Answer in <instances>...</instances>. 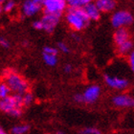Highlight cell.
Here are the masks:
<instances>
[{
  "instance_id": "cell-1",
  "label": "cell",
  "mask_w": 134,
  "mask_h": 134,
  "mask_svg": "<svg viewBox=\"0 0 134 134\" xmlns=\"http://www.w3.org/2000/svg\"><path fill=\"white\" fill-rule=\"evenodd\" d=\"M3 80L11 89V92L18 95H24L29 91V82L14 70L6 69L3 72Z\"/></svg>"
},
{
  "instance_id": "cell-2",
  "label": "cell",
  "mask_w": 134,
  "mask_h": 134,
  "mask_svg": "<svg viewBox=\"0 0 134 134\" xmlns=\"http://www.w3.org/2000/svg\"><path fill=\"white\" fill-rule=\"evenodd\" d=\"M65 18L68 25L75 31L83 30L90 21L83 8H69Z\"/></svg>"
},
{
  "instance_id": "cell-3",
  "label": "cell",
  "mask_w": 134,
  "mask_h": 134,
  "mask_svg": "<svg viewBox=\"0 0 134 134\" xmlns=\"http://www.w3.org/2000/svg\"><path fill=\"white\" fill-rule=\"evenodd\" d=\"M22 106H24L23 95L14 94L0 100V110L8 114H11L16 108L22 109Z\"/></svg>"
},
{
  "instance_id": "cell-4",
  "label": "cell",
  "mask_w": 134,
  "mask_h": 134,
  "mask_svg": "<svg viewBox=\"0 0 134 134\" xmlns=\"http://www.w3.org/2000/svg\"><path fill=\"white\" fill-rule=\"evenodd\" d=\"M133 22L132 14L127 11H117L112 14L111 24L116 29L126 28V26L130 25Z\"/></svg>"
},
{
  "instance_id": "cell-5",
  "label": "cell",
  "mask_w": 134,
  "mask_h": 134,
  "mask_svg": "<svg viewBox=\"0 0 134 134\" xmlns=\"http://www.w3.org/2000/svg\"><path fill=\"white\" fill-rule=\"evenodd\" d=\"M67 7L66 0H44L42 3V8L45 14L62 15Z\"/></svg>"
},
{
  "instance_id": "cell-6",
  "label": "cell",
  "mask_w": 134,
  "mask_h": 134,
  "mask_svg": "<svg viewBox=\"0 0 134 134\" xmlns=\"http://www.w3.org/2000/svg\"><path fill=\"white\" fill-rule=\"evenodd\" d=\"M104 82L108 87L115 90H126L129 85V82L126 79L109 74L104 76Z\"/></svg>"
},
{
  "instance_id": "cell-7",
  "label": "cell",
  "mask_w": 134,
  "mask_h": 134,
  "mask_svg": "<svg viewBox=\"0 0 134 134\" xmlns=\"http://www.w3.org/2000/svg\"><path fill=\"white\" fill-rule=\"evenodd\" d=\"M59 15L57 14H45L43 16L41 17L42 23V28L45 32L47 33H52L54 32V30L56 29V27L58 26L59 22Z\"/></svg>"
},
{
  "instance_id": "cell-8",
  "label": "cell",
  "mask_w": 134,
  "mask_h": 134,
  "mask_svg": "<svg viewBox=\"0 0 134 134\" xmlns=\"http://www.w3.org/2000/svg\"><path fill=\"white\" fill-rule=\"evenodd\" d=\"M85 103H94L98 100L100 95V87L97 84H92L85 88L82 93Z\"/></svg>"
},
{
  "instance_id": "cell-9",
  "label": "cell",
  "mask_w": 134,
  "mask_h": 134,
  "mask_svg": "<svg viewBox=\"0 0 134 134\" xmlns=\"http://www.w3.org/2000/svg\"><path fill=\"white\" fill-rule=\"evenodd\" d=\"M112 103L117 107L122 108H134V97L127 95V94H118L112 98Z\"/></svg>"
},
{
  "instance_id": "cell-10",
  "label": "cell",
  "mask_w": 134,
  "mask_h": 134,
  "mask_svg": "<svg viewBox=\"0 0 134 134\" xmlns=\"http://www.w3.org/2000/svg\"><path fill=\"white\" fill-rule=\"evenodd\" d=\"M42 4L36 2L35 0H25L22 4L21 11L25 16H33L40 12Z\"/></svg>"
},
{
  "instance_id": "cell-11",
  "label": "cell",
  "mask_w": 134,
  "mask_h": 134,
  "mask_svg": "<svg viewBox=\"0 0 134 134\" xmlns=\"http://www.w3.org/2000/svg\"><path fill=\"white\" fill-rule=\"evenodd\" d=\"M113 40H114L116 46H119V45L130 40V34L126 28L117 29L114 33V36H113Z\"/></svg>"
},
{
  "instance_id": "cell-12",
  "label": "cell",
  "mask_w": 134,
  "mask_h": 134,
  "mask_svg": "<svg viewBox=\"0 0 134 134\" xmlns=\"http://www.w3.org/2000/svg\"><path fill=\"white\" fill-rule=\"evenodd\" d=\"M83 10L85 12L86 15L88 16L89 20H98L100 16V11L99 8L96 6L95 3H89L86 6L83 7Z\"/></svg>"
},
{
  "instance_id": "cell-13",
  "label": "cell",
  "mask_w": 134,
  "mask_h": 134,
  "mask_svg": "<svg viewBox=\"0 0 134 134\" xmlns=\"http://www.w3.org/2000/svg\"><path fill=\"white\" fill-rule=\"evenodd\" d=\"M96 6L99 8L100 13H109L112 12L116 7L115 0H96Z\"/></svg>"
},
{
  "instance_id": "cell-14",
  "label": "cell",
  "mask_w": 134,
  "mask_h": 134,
  "mask_svg": "<svg viewBox=\"0 0 134 134\" xmlns=\"http://www.w3.org/2000/svg\"><path fill=\"white\" fill-rule=\"evenodd\" d=\"M132 48H133V43H132L131 40H129V41H126L125 43H123V44L117 46L118 54L122 55V56H126L127 54L131 53Z\"/></svg>"
},
{
  "instance_id": "cell-15",
  "label": "cell",
  "mask_w": 134,
  "mask_h": 134,
  "mask_svg": "<svg viewBox=\"0 0 134 134\" xmlns=\"http://www.w3.org/2000/svg\"><path fill=\"white\" fill-rule=\"evenodd\" d=\"M92 2V0H66L69 8H83L84 6Z\"/></svg>"
},
{
  "instance_id": "cell-16",
  "label": "cell",
  "mask_w": 134,
  "mask_h": 134,
  "mask_svg": "<svg viewBox=\"0 0 134 134\" xmlns=\"http://www.w3.org/2000/svg\"><path fill=\"white\" fill-rule=\"evenodd\" d=\"M42 58H43L45 64H47L48 66L53 67L58 63V57H57V55H51V54L43 53Z\"/></svg>"
},
{
  "instance_id": "cell-17",
  "label": "cell",
  "mask_w": 134,
  "mask_h": 134,
  "mask_svg": "<svg viewBox=\"0 0 134 134\" xmlns=\"http://www.w3.org/2000/svg\"><path fill=\"white\" fill-rule=\"evenodd\" d=\"M10 92H11V89L6 84L5 81H1L0 82V100L10 96Z\"/></svg>"
},
{
  "instance_id": "cell-18",
  "label": "cell",
  "mask_w": 134,
  "mask_h": 134,
  "mask_svg": "<svg viewBox=\"0 0 134 134\" xmlns=\"http://www.w3.org/2000/svg\"><path fill=\"white\" fill-rule=\"evenodd\" d=\"M29 126L27 125H19V126H15L13 127L11 130L12 134H25L29 130Z\"/></svg>"
},
{
  "instance_id": "cell-19",
  "label": "cell",
  "mask_w": 134,
  "mask_h": 134,
  "mask_svg": "<svg viewBox=\"0 0 134 134\" xmlns=\"http://www.w3.org/2000/svg\"><path fill=\"white\" fill-rule=\"evenodd\" d=\"M14 8H15V2H14V0H7L3 4V11L7 12V13L12 12Z\"/></svg>"
},
{
  "instance_id": "cell-20",
  "label": "cell",
  "mask_w": 134,
  "mask_h": 134,
  "mask_svg": "<svg viewBox=\"0 0 134 134\" xmlns=\"http://www.w3.org/2000/svg\"><path fill=\"white\" fill-rule=\"evenodd\" d=\"M34 100V97L33 94H32L30 91H28L27 93H25L23 95V103H24V106H28L30 105Z\"/></svg>"
},
{
  "instance_id": "cell-21",
  "label": "cell",
  "mask_w": 134,
  "mask_h": 134,
  "mask_svg": "<svg viewBox=\"0 0 134 134\" xmlns=\"http://www.w3.org/2000/svg\"><path fill=\"white\" fill-rule=\"evenodd\" d=\"M81 134H100V130L96 127H85L81 131Z\"/></svg>"
},
{
  "instance_id": "cell-22",
  "label": "cell",
  "mask_w": 134,
  "mask_h": 134,
  "mask_svg": "<svg viewBox=\"0 0 134 134\" xmlns=\"http://www.w3.org/2000/svg\"><path fill=\"white\" fill-rule=\"evenodd\" d=\"M43 53L51 54V55H58V49L52 46H45L43 48Z\"/></svg>"
},
{
  "instance_id": "cell-23",
  "label": "cell",
  "mask_w": 134,
  "mask_h": 134,
  "mask_svg": "<svg viewBox=\"0 0 134 134\" xmlns=\"http://www.w3.org/2000/svg\"><path fill=\"white\" fill-rule=\"evenodd\" d=\"M58 47L60 51H62V53H69V47L65 44L64 42H59L58 43Z\"/></svg>"
},
{
  "instance_id": "cell-24",
  "label": "cell",
  "mask_w": 134,
  "mask_h": 134,
  "mask_svg": "<svg viewBox=\"0 0 134 134\" xmlns=\"http://www.w3.org/2000/svg\"><path fill=\"white\" fill-rule=\"evenodd\" d=\"M129 63L132 70V72L134 73V51H132L131 53L129 55Z\"/></svg>"
},
{
  "instance_id": "cell-25",
  "label": "cell",
  "mask_w": 134,
  "mask_h": 134,
  "mask_svg": "<svg viewBox=\"0 0 134 134\" xmlns=\"http://www.w3.org/2000/svg\"><path fill=\"white\" fill-rule=\"evenodd\" d=\"M74 100H75L76 103H84L83 95H82V94H80V93L76 94V95L74 96Z\"/></svg>"
},
{
  "instance_id": "cell-26",
  "label": "cell",
  "mask_w": 134,
  "mask_h": 134,
  "mask_svg": "<svg viewBox=\"0 0 134 134\" xmlns=\"http://www.w3.org/2000/svg\"><path fill=\"white\" fill-rule=\"evenodd\" d=\"M33 27H34V29H36V30H43V28H42V23L40 20H36V21L33 23Z\"/></svg>"
},
{
  "instance_id": "cell-27",
  "label": "cell",
  "mask_w": 134,
  "mask_h": 134,
  "mask_svg": "<svg viewBox=\"0 0 134 134\" xmlns=\"http://www.w3.org/2000/svg\"><path fill=\"white\" fill-rule=\"evenodd\" d=\"M0 45L4 48H8L9 46H10V43H9V41L6 38L1 37V38H0Z\"/></svg>"
},
{
  "instance_id": "cell-28",
  "label": "cell",
  "mask_w": 134,
  "mask_h": 134,
  "mask_svg": "<svg viewBox=\"0 0 134 134\" xmlns=\"http://www.w3.org/2000/svg\"><path fill=\"white\" fill-rule=\"evenodd\" d=\"M72 65H70V64H66L64 65V68H63V70H64V72L65 73H71L72 72Z\"/></svg>"
},
{
  "instance_id": "cell-29",
  "label": "cell",
  "mask_w": 134,
  "mask_h": 134,
  "mask_svg": "<svg viewBox=\"0 0 134 134\" xmlns=\"http://www.w3.org/2000/svg\"><path fill=\"white\" fill-rule=\"evenodd\" d=\"M0 134H8V133H7V132H6L2 127H0Z\"/></svg>"
},
{
  "instance_id": "cell-30",
  "label": "cell",
  "mask_w": 134,
  "mask_h": 134,
  "mask_svg": "<svg viewBox=\"0 0 134 134\" xmlns=\"http://www.w3.org/2000/svg\"><path fill=\"white\" fill-rule=\"evenodd\" d=\"M73 37H74V39H76V40H80V36H77V35H73Z\"/></svg>"
},
{
  "instance_id": "cell-31",
  "label": "cell",
  "mask_w": 134,
  "mask_h": 134,
  "mask_svg": "<svg viewBox=\"0 0 134 134\" xmlns=\"http://www.w3.org/2000/svg\"><path fill=\"white\" fill-rule=\"evenodd\" d=\"M35 1H36V2H37V3H40V4H42L44 0H35Z\"/></svg>"
},
{
  "instance_id": "cell-32",
  "label": "cell",
  "mask_w": 134,
  "mask_h": 134,
  "mask_svg": "<svg viewBox=\"0 0 134 134\" xmlns=\"http://www.w3.org/2000/svg\"><path fill=\"white\" fill-rule=\"evenodd\" d=\"M2 10H3V6H2V4H1V3H0V13H1V12H2Z\"/></svg>"
},
{
  "instance_id": "cell-33",
  "label": "cell",
  "mask_w": 134,
  "mask_h": 134,
  "mask_svg": "<svg viewBox=\"0 0 134 134\" xmlns=\"http://www.w3.org/2000/svg\"><path fill=\"white\" fill-rule=\"evenodd\" d=\"M6 1H7V0H0V3H1V4H4Z\"/></svg>"
},
{
  "instance_id": "cell-34",
  "label": "cell",
  "mask_w": 134,
  "mask_h": 134,
  "mask_svg": "<svg viewBox=\"0 0 134 134\" xmlns=\"http://www.w3.org/2000/svg\"><path fill=\"white\" fill-rule=\"evenodd\" d=\"M56 134H64L63 132H62V131H59V132H57Z\"/></svg>"
}]
</instances>
